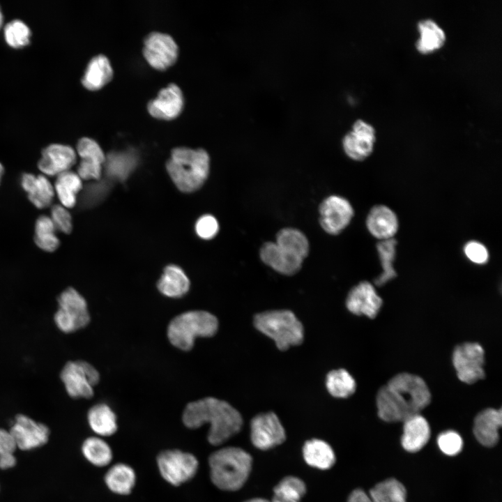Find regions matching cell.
<instances>
[{"instance_id":"b9f144b4","label":"cell","mask_w":502,"mask_h":502,"mask_svg":"<svg viewBox=\"0 0 502 502\" xmlns=\"http://www.w3.org/2000/svg\"><path fill=\"white\" fill-rule=\"evenodd\" d=\"M50 218L56 230L65 234H69L72 231L71 215L62 205L56 204L52 207Z\"/></svg>"},{"instance_id":"f546056e","label":"cell","mask_w":502,"mask_h":502,"mask_svg":"<svg viewBox=\"0 0 502 502\" xmlns=\"http://www.w3.org/2000/svg\"><path fill=\"white\" fill-rule=\"evenodd\" d=\"M91 429L99 436H108L117 430L116 416L106 404L93 405L87 413Z\"/></svg>"},{"instance_id":"ab89813d","label":"cell","mask_w":502,"mask_h":502,"mask_svg":"<svg viewBox=\"0 0 502 502\" xmlns=\"http://www.w3.org/2000/svg\"><path fill=\"white\" fill-rule=\"evenodd\" d=\"M31 31L22 20H14L9 22L4 28V37L8 45L14 48H20L29 43Z\"/></svg>"},{"instance_id":"d6986e66","label":"cell","mask_w":502,"mask_h":502,"mask_svg":"<svg viewBox=\"0 0 502 502\" xmlns=\"http://www.w3.org/2000/svg\"><path fill=\"white\" fill-rule=\"evenodd\" d=\"M183 96L180 88L170 84L162 89L158 96L147 106L149 114L162 120H171L179 115L183 107Z\"/></svg>"},{"instance_id":"ee69618b","label":"cell","mask_w":502,"mask_h":502,"mask_svg":"<svg viewBox=\"0 0 502 502\" xmlns=\"http://www.w3.org/2000/svg\"><path fill=\"white\" fill-rule=\"evenodd\" d=\"M464 251L466 257L475 264H484L488 261V250L480 242L476 241L468 242L464 248Z\"/></svg>"},{"instance_id":"7a4b0ae2","label":"cell","mask_w":502,"mask_h":502,"mask_svg":"<svg viewBox=\"0 0 502 502\" xmlns=\"http://www.w3.org/2000/svg\"><path fill=\"white\" fill-rule=\"evenodd\" d=\"M182 420L190 429L209 424L207 440L219 446L238 434L243 426L241 413L228 402L208 397L190 402L185 406Z\"/></svg>"},{"instance_id":"ffe728a7","label":"cell","mask_w":502,"mask_h":502,"mask_svg":"<svg viewBox=\"0 0 502 502\" xmlns=\"http://www.w3.org/2000/svg\"><path fill=\"white\" fill-rule=\"evenodd\" d=\"M260 258L275 271L287 275L297 273L303 259L280 247L275 242L264 243L260 250Z\"/></svg>"},{"instance_id":"cb8c5ba5","label":"cell","mask_w":502,"mask_h":502,"mask_svg":"<svg viewBox=\"0 0 502 502\" xmlns=\"http://www.w3.org/2000/svg\"><path fill=\"white\" fill-rule=\"evenodd\" d=\"M401 443L410 452L421 450L430 438V427L427 420L420 413L405 420Z\"/></svg>"},{"instance_id":"60d3db41","label":"cell","mask_w":502,"mask_h":502,"mask_svg":"<svg viewBox=\"0 0 502 502\" xmlns=\"http://www.w3.org/2000/svg\"><path fill=\"white\" fill-rule=\"evenodd\" d=\"M437 444L443 453L448 456H455L462 450L463 440L457 432L447 430L439 435Z\"/></svg>"},{"instance_id":"c3c4849f","label":"cell","mask_w":502,"mask_h":502,"mask_svg":"<svg viewBox=\"0 0 502 502\" xmlns=\"http://www.w3.org/2000/svg\"><path fill=\"white\" fill-rule=\"evenodd\" d=\"M244 502H271L265 499L262 498H254L249 500H247Z\"/></svg>"},{"instance_id":"8992f818","label":"cell","mask_w":502,"mask_h":502,"mask_svg":"<svg viewBox=\"0 0 502 502\" xmlns=\"http://www.w3.org/2000/svg\"><path fill=\"white\" fill-rule=\"evenodd\" d=\"M254 325L259 331L272 339L281 351L303 341V324L290 310H271L257 314Z\"/></svg>"},{"instance_id":"6da1fadb","label":"cell","mask_w":502,"mask_h":502,"mask_svg":"<svg viewBox=\"0 0 502 502\" xmlns=\"http://www.w3.org/2000/svg\"><path fill=\"white\" fill-rule=\"evenodd\" d=\"M430 401L429 389L421 377L400 373L379 390L376 400L377 413L386 422H404L418 414Z\"/></svg>"},{"instance_id":"7bdbcfd3","label":"cell","mask_w":502,"mask_h":502,"mask_svg":"<svg viewBox=\"0 0 502 502\" xmlns=\"http://www.w3.org/2000/svg\"><path fill=\"white\" fill-rule=\"evenodd\" d=\"M195 230L200 238L211 239L218 234L219 225L213 216L204 215L197 221Z\"/></svg>"},{"instance_id":"f35d334b","label":"cell","mask_w":502,"mask_h":502,"mask_svg":"<svg viewBox=\"0 0 502 502\" xmlns=\"http://www.w3.org/2000/svg\"><path fill=\"white\" fill-rule=\"evenodd\" d=\"M136 163L130 153H111L105 158V167L109 175L119 180L126 179Z\"/></svg>"},{"instance_id":"f907efd6","label":"cell","mask_w":502,"mask_h":502,"mask_svg":"<svg viewBox=\"0 0 502 502\" xmlns=\"http://www.w3.org/2000/svg\"><path fill=\"white\" fill-rule=\"evenodd\" d=\"M2 23H3V15H2V13H1V9H0V28H1V25H2Z\"/></svg>"},{"instance_id":"836d02e7","label":"cell","mask_w":502,"mask_h":502,"mask_svg":"<svg viewBox=\"0 0 502 502\" xmlns=\"http://www.w3.org/2000/svg\"><path fill=\"white\" fill-rule=\"evenodd\" d=\"M306 490L305 484L301 479L293 476H286L273 488L271 502H300Z\"/></svg>"},{"instance_id":"d590c367","label":"cell","mask_w":502,"mask_h":502,"mask_svg":"<svg viewBox=\"0 0 502 502\" xmlns=\"http://www.w3.org/2000/svg\"><path fill=\"white\" fill-rule=\"evenodd\" d=\"M85 459L96 466H105L112 460V451L108 443L97 436L86 439L82 445Z\"/></svg>"},{"instance_id":"f6af8a7d","label":"cell","mask_w":502,"mask_h":502,"mask_svg":"<svg viewBox=\"0 0 502 502\" xmlns=\"http://www.w3.org/2000/svg\"><path fill=\"white\" fill-rule=\"evenodd\" d=\"M17 445L9 429L0 428V455L6 453H14Z\"/></svg>"},{"instance_id":"7c38bea8","label":"cell","mask_w":502,"mask_h":502,"mask_svg":"<svg viewBox=\"0 0 502 502\" xmlns=\"http://www.w3.org/2000/svg\"><path fill=\"white\" fill-rule=\"evenodd\" d=\"M178 52L177 44L169 34L155 31L144 40V56L157 70H165L172 66L177 59Z\"/></svg>"},{"instance_id":"4fadbf2b","label":"cell","mask_w":502,"mask_h":502,"mask_svg":"<svg viewBox=\"0 0 502 502\" xmlns=\"http://www.w3.org/2000/svg\"><path fill=\"white\" fill-rule=\"evenodd\" d=\"M9 431L17 448L22 450H30L45 445L50 434L46 425L22 413L16 415Z\"/></svg>"},{"instance_id":"d6a6232c","label":"cell","mask_w":502,"mask_h":502,"mask_svg":"<svg viewBox=\"0 0 502 502\" xmlns=\"http://www.w3.org/2000/svg\"><path fill=\"white\" fill-rule=\"evenodd\" d=\"M369 496L372 502H406V491L397 479L388 478L372 487Z\"/></svg>"},{"instance_id":"4dcf8cb0","label":"cell","mask_w":502,"mask_h":502,"mask_svg":"<svg viewBox=\"0 0 502 502\" xmlns=\"http://www.w3.org/2000/svg\"><path fill=\"white\" fill-rule=\"evenodd\" d=\"M54 188L61 205L70 208L74 207L77 202V195L82 188V181L77 173L69 170L56 176Z\"/></svg>"},{"instance_id":"2e32d148","label":"cell","mask_w":502,"mask_h":502,"mask_svg":"<svg viewBox=\"0 0 502 502\" xmlns=\"http://www.w3.org/2000/svg\"><path fill=\"white\" fill-rule=\"evenodd\" d=\"M383 301L374 285L363 281L353 287L348 294L346 306L356 315H365L370 319L376 317L382 306Z\"/></svg>"},{"instance_id":"7dc6e473","label":"cell","mask_w":502,"mask_h":502,"mask_svg":"<svg viewBox=\"0 0 502 502\" xmlns=\"http://www.w3.org/2000/svg\"><path fill=\"white\" fill-rule=\"evenodd\" d=\"M17 463L14 453H6L0 455V469H8L14 467Z\"/></svg>"},{"instance_id":"83f0119b","label":"cell","mask_w":502,"mask_h":502,"mask_svg":"<svg viewBox=\"0 0 502 502\" xmlns=\"http://www.w3.org/2000/svg\"><path fill=\"white\" fill-rule=\"evenodd\" d=\"M420 36L416 42L417 50L422 54H429L441 48L446 41L443 29L432 19L421 20L418 22Z\"/></svg>"},{"instance_id":"8d00e7d4","label":"cell","mask_w":502,"mask_h":502,"mask_svg":"<svg viewBox=\"0 0 502 502\" xmlns=\"http://www.w3.org/2000/svg\"><path fill=\"white\" fill-rule=\"evenodd\" d=\"M275 243L302 259H304L309 252L307 238L296 229L284 228L280 230L276 235Z\"/></svg>"},{"instance_id":"9c48e42d","label":"cell","mask_w":502,"mask_h":502,"mask_svg":"<svg viewBox=\"0 0 502 502\" xmlns=\"http://www.w3.org/2000/svg\"><path fill=\"white\" fill-rule=\"evenodd\" d=\"M161 476L169 484L179 486L191 480L197 473V457L178 449L161 451L156 458Z\"/></svg>"},{"instance_id":"681fc988","label":"cell","mask_w":502,"mask_h":502,"mask_svg":"<svg viewBox=\"0 0 502 502\" xmlns=\"http://www.w3.org/2000/svg\"><path fill=\"white\" fill-rule=\"evenodd\" d=\"M3 172H4V168H3V165H1V163L0 162V182H1V177L3 174Z\"/></svg>"},{"instance_id":"484cf974","label":"cell","mask_w":502,"mask_h":502,"mask_svg":"<svg viewBox=\"0 0 502 502\" xmlns=\"http://www.w3.org/2000/svg\"><path fill=\"white\" fill-rule=\"evenodd\" d=\"M113 70L107 57L99 54L89 61L82 79L83 86L89 90H98L108 83Z\"/></svg>"},{"instance_id":"5bb4252c","label":"cell","mask_w":502,"mask_h":502,"mask_svg":"<svg viewBox=\"0 0 502 502\" xmlns=\"http://www.w3.org/2000/svg\"><path fill=\"white\" fill-rule=\"evenodd\" d=\"M319 210L321 227L333 235L338 234L347 227L354 213L350 202L337 195L326 198L320 204Z\"/></svg>"},{"instance_id":"74e56055","label":"cell","mask_w":502,"mask_h":502,"mask_svg":"<svg viewBox=\"0 0 502 502\" xmlns=\"http://www.w3.org/2000/svg\"><path fill=\"white\" fill-rule=\"evenodd\" d=\"M56 231L50 217L39 216L35 225L34 241L37 246L46 252L55 251L60 244Z\"/></svg>"},{"instance_id":"e575fe53","label":"cell","mask_w":502,"mask_h":502,"mask_svg":"<svg viewBox=\"0 0 502 502\" xmlns=\"http://www.w3.org/2000/svg\"><path fill=\"white\" fill-rule=\"evenodd\" d=\"M326 386L335 397L347 398L354 393L356 383L353 377L344 369L334 370L327 374Z\"/></svg>"},{"instance_id":"603a6c76","label":"cell","mask_w":502,"mask_h":502,"mask_svg":"<svg viewBox=\"0 0 502 502\" xmlns=\"http://www.w3.org/2000/svg\"><path fill=\"white\" fill-rule=\"evenodd\" d=\"M20 183L36 208H45L52 204L55 194L54 185L44 174H23Z\"/></svg>"},{"instance_id":"5b68a950","label":"cell","mask_w":502,"mask_h":502,"mask_svg":"<svg viewBox=\"0 0 502 502\" xmlns=\"http://www.w3.org/2000/svg\"><path fill=\"white\" fill-rule=\"evenodd\" d=\"M218 328V321L211 313L194 310L174 317L167 328V336L175 347L189 351L194 346L196 337L213 336Z\"/></svg>"},{"instance_id":"7402d4cb","label":"cell","mask_w":502,"mask_h":502,"mask_svg":"<svg viewBox=\"0 0 502 502\" xmlns=\"http://www.w3.org/2000/svg\"><path fill=\"white\" fill-rule=\"evenodd\" d=\"M502 424L501 409L488 408L480 411L474 419L473 434L484 446L492 447L499 441V430Z\"/></svg>"},{"instance_id":"f1b7e54d","label":"cell","mask_w":502,"mask_h":502,"mask_svg":"<svg viewBox=\"0 0 502 502\" xmlns=\"http://www.w3.org/2000/svg\"><path fill=\"white\" fill-rule=\"evenodd\" d=\"M105 482L108 489L117 494H129L136 481L133 469L124 463H118L110 467L105 475Z\"/></svg>"},{"instance_id":"52a82bcc","label":"cell","mask_w":502,"mask_h":502,"mask_svg":"<svg viewBox=\"0 0 502 502\" xmlns=\"http://www.w3.org/2000/svg\"><path fill=\"white\" fill-rule=\"evenodd\" d=\"M58 308L54 314L57 328L64 333H71L86 327L90 314L85 298L74 288L63 290L57 298Z\"/></svg>"},{"instance_id":"1f68e13d","label":"cell","mask_w":502,"mask_h":502,"mask_svg":"<svg viewBox=\"0 0 502 502\" xmlns=\"http://www.w3.org/2000/svg\"><path fill=\"white\" fill-rule=\"evenodd\" d=\"M396 240L390 239L379 241L376 244V250L382 267L381 273L374 280L377 286H382L396 277L393 262L396 254Z\"/></svg>"},{"instance_id":"9a60e30c","label":"cell","mask_w":502,"mask_h":502,"mask_svg":"<svg viewBox=\"0 0 502 502\" xmlns=\"http://www.w3.org/2000/svg\"><path fill=\"white\" fill-rule=\"evenodd\" d=\"M375 139L374 127L362 119H358L353 123L352 130L343 137V149L350 158L363 160L372 153Z\"/></svg>"},{"instance_id":"d4e9b609","label":"cell","mask_w":502,"mask_h":502,"mask_svg":"<svg viewBox=\"0 0 502 502\" xmlns=\"http://www.w3.org/2000/svg\"><path fill=\"white\" fill-rule=\"evenodd\" d=\"M303 456L308 465L321 470L330 469L335 463V455L331 446L319 439L305 442Z\"/></svg>"},{"instance_id":"ba28073f","label":"cell","mask_w":502,"mask_h":502,"mask_svg":"<svg viewBox=\"0 0 502 502\" xmlns=\"http://www.w3.org/2000/svg\"><path fill=\"white\" fill-rule=\"evenodd\" d=\"M60 379L68 396L74 399H89L93 395V387L99 382L100 374L86 361L70 360L61 369Z\"/></svg>"},{"instance_id":"4316f807","label":"cell","mask_w":502,"mask_h":502,"mask_svg":"<svg viewBox=\"0 0 502 502\" xmlns=\"http://www.w3.org/2000/svg\"><path fill=\"white\" fill-rule=\"evenodd\" d=\"M157 286L163 295L171 298H179L188 291L190 281L180 267L169 265L165 268Z\"/></svg>"},{"instance_id":"bcb514c9","label":"cell","mask_w":502,"mask_h":502,"mask_svg":"<svg viewBox=\"0 0 502 502\" xmlns=\"http://www.w3.org/2000/svg\"><path fill=\"white\" fill-rule=\"evenodd\" d=\"M347 502H372L369 494L362 489H356L349 494Z\"/></svg>"},{"instance_id":"30bf717a","label":"cell","mask_w":502,"mask_h":502,"mask_svg":"<svg viewBox=\"0 0 502 502\" xmlns=\"http://www.w3.org/2000/svg\"><path fill=\"white\" fill-rule=\"evenodd\" d=\"M452 359L461 381L472 384L485 377V351L480 344L464 342L457 345L453 351Z\"/></svg>"},{"instance_id":"44dd1931","label":"cell","mask_w":502,"mask_h":502,"mask_svg":"<svg viewBox=\"0 0 502 502\" xmlns=\"http://www.w3.org/2000/svg\"><path fill=\"white\" fill-rule=\"evenodd\" d=\"M366 226L370 233L379 241L390 239L397 231L398 219L389 207L377 205L370 211Z\"/></svg>"},{"instance_id":"8fae6325","label":"cell","mask_w":502,"mask_h":502,"mask_svg":"<svg viewBox=\"0 0 502 502\" xmlns=\"http://www.w3.org/2000/svg\"><path fill=\"white\" fill-rule=\"evenodd\" d=\"M250 439L255 448L267 450L282 444L286 439V433L275 413H261L251 420Z\"/></svg>"},{"instance_id":"3957f363","label":"cell","mask_w":502,"mask_h":502,"mask_svg":"<svg viewBox=\"0 0 502 502\" xmlns=\"http://www.w3.org/2000/svg\"><path fill=\"white\" fill-rule=\"evenodd\" d=\"M252 464L251 455L242 448H220L208 457L211 482L222 490L236 491L247 481Z\"/></svg>"},{"instance_id":"277c9868","label":"cell","mask_w":502,"mask_h":502,"mask_svg":"<svg viewBox=\"0 0 502 502\" xmlns=\"http://www.w3.org/2000/svg\"><path fill=\"white\" fill-rule=\"evenodd\" d=\"M210 159L202 149L177 147L172 150L166 168L172 181L183 192L198 190L206 180Z\"/></svg>"},{"instance_id":"ac0fdd59","label":"cell","mask_w":502,"mask_h":502,"mask_svg":"<svg viewBox=\"0 0 502 502\" xmlns=\"http://www.w3.org/2000/svg\"><path fill=\"white\" fill-rule=\"evenodd\" d=\"M77 151L81 158L77 173L80 178L98 179L106 158L99 144L91 138L83 137L77 143Z\"/></svg>"},{"instance_id":"e0dca14e","label":"cell","mask_w":502,"mask_h":502,"mask_svg":"<svg viewBox=\"0 0 502 502\" xmlns=\"http://www.w3.org/2000/svg\"><path fill=\"white\" fill-rule=\"evenodd\" d=\"M76 153L68 145L53 144L45 148L38 161V169L45 176H58L70 168L76 162Z\"/></svg>"}]
</instances>
